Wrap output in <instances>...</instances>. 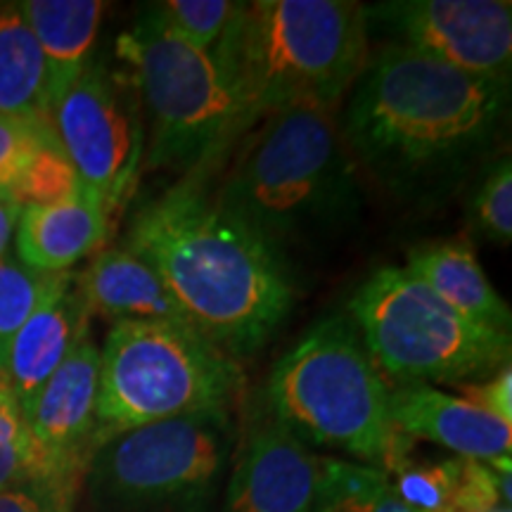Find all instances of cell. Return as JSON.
<instances>
[{
    "mask_svg": "<svg viewBox=\"0 0 512 512\" xmlns=\"http://www.w3.org/2000/svg\"><path fill=\"white\" fill-rule=\"evenodd\" d=\"M124 247L159 275L188 325L235 361L259 354L292 311L287 266L195 181L145 202Z\"/></svg>",
    "mask_w": 512,
    "mask_h": 512,
    "instance_id": "2",
    "label": "cell"
},
{
    "mask_svg": "<svg viewBox=\"0 0 512 512\" xmlns=\"http://www.w3.org/2000/svg\"><path fill=\"white\" fill-rule=\"evenodd\" d=\"M76 285L91 316L119 320H171L188 323L159 275L121 247L100 249Z\"/></svg>",
    "mask_w": 512,
    "mask_h": 512,
    "instance_id": "18",
    "label": "cell"
},
{
    "mask_svg": "<svg viewBox=\"0 0 512 512\" xmlns=\"http://www.w3.org/2000/svg\"><path fill=\"white\" fill-rule=\"evenodd\" d=\"M242 384L240 361L188 323H112L100 349L98 446L152 422L219 408L230 411Z\"/></svg>",
    "mask_w": 512,
    "mask_h": 512,
    "instance_id": "7",
    "label": "cell"
},
{
    "mask_svg": "<svg viewBox=\"0 0 512 512\" xmlns=\"http://www.w3.org/2000/svg\"><path fill=\"white\" fill-rule=\"evenodd\" d=\"M256 124L297 105L335 110L370 60L366 8L349 0L238 3L214 53Z\"/></svg>",
    "mask_w": 512,
    "mask_h": 512,
    "instance_id": "4",
    "label": "cell"
},
{
    "mask_svg": "<svg viewBox=\"0 0 512 512\" xmlns=\"http://www.w3.org/2000/svg\"><path fill=\"white\" fill-rule=\"evenodd\" d=\"M29 484V444L22 408L0 375V491Z\"/></svg>",
    "mask_w": 512,
    "mask_h": 512,
    "instance_id": "27",
    "label": "cell"
},
{
    "mask_svg": "<svg viewBox=\"0 0 512 512\" xmlns=\"http://www.w3.org/2000/svg\"><path fill=\"white\" fill-rule=\"evenodd\" d=\"M394 427L413 441H432L460 458L510 472L512 425L430 384H399L389 389Z\"/></svg>",
    "mask_w": 512,
    "mask_h": 512,
    "instance_id": "14",
    "label": "cell"
},
{
    "mask_svg": "<svg viewBox=\"0 0 512 512\" xmlns=\"http://www.w3.org/2000/svg\"><path fill=\"white\" fill-rule=\"evenodd\" d=\"M112 211L95 192L83 188L72 200L22 209L15 228V259L38 273H69L86 256L105 247Z\"/></svg>",
    "mask_w": 512,
    "mask_h": 512,
    "instance_id": "16",
    "label": "cell"
},
{
    "mask_svg": "<svg viewBox=\"0 0 512 512\" xmlns=\"http://www.w3.org/2000/svg\"><path fill=\"white\" fill-rule=\"evenodd\" d=\"M494 512H510V508H496Z\"/></svg>",
    "mask_w": 512,
    "mask_h": 512,
    "instance_id": "32",
    "label": "cell"
},
{
    "mask_svg": "<svg viewBox=\"0 0 512 512\" xmlns=\"http://www.w3.org/2000/svg\"><path fill=\"white\" fill-rule=\"evenodd\" d=\"M347 318L389 387L482 382L510 366V332L460 316L406 268L370 275Z\"/></svg>",
    "mask_w": 512,
    "mask_h": 512,
    "instance_id": "8",
    "label": "cell"
},
{
    "mask_svg": "<svg viewBox=\"0 0 512 512\" xmlns=\"http://www.w3.org/2000/svg\"><path fill=\"white\" fill-rule=\"evenodd\" d=\"M508 83L401 46L373 55L339 121L351 159L403 202H432L491 150Z\"/></svg>",
    "mask_w": 512,
    "mask_h": 512,
    "instance_id": "1",
    "label": "cell"
},
{
    "mask_svg": "<svg viewBox=\"0 0 512 512\" xmlns=\"http://www.w3.org/2000/svg\"><path fill=\"white\" fill-rule=\"evenodd\" d=\"M384 380L347 316H330L275 363L264 403L306 446L389 470L413 439L394 427Z\"/></svg>",
    "mask_w": 512,
    "mask_h": 512,
    "instance_id": "5",
    "label": "cell"
},
{
    "mask_svg": "<svg viewBox=\"0 0 512 512\" xmlns=\"http://www.w3.org/2000/svg\"><path fill=\"white\" fill-rule=\"evenodd\" d=\"M0 512H72L31 486L0 491Z\"/></svg>",
    "mask_w": 512,
    "mask_h": 512,
    "instance_id": "30",
    "label": "cell"
},
{
    "mask_svg": "<svg viewBox=\"0 0 512 512\" xmlns=\"http://www.w3.org/2000/svg\"><path fill=\"white\" fill-rule=\"evenodd\" d=\"M19 12L34 31L46 60L50 105L91 67L105 3L100 0H24Z\"/></svg>",
    "mask_w": 512,
    "mask_h": 512,
    "instance_id": "20",
    "label": "cell"
},
{
    "mask_svg": "<svg viewBox=\"0 0 512 512\" xmlns=\"http://www.w3.org/2000/svg\"><path fill=\"white\" fill-rule=\"evenodd\" d=\"M136 100L128 76L91 64L53 105L57 143L81 183L112 214L121 209L143 171L145 128Z\"/></svg>",
    "mask_w": 512,
    "mask_h": 512,
    "instance_id": "10",
    "label": "cell"
},
{
    "mask_svg": "<svg viewBox=\"0 0 512 512\" xmlns=\"http://www.w3.org/2000/svg\"><path fill=\"white\" fill-rule=\"evenodd\" d=\"M152 10L183 41L214 53L226 34L230 19L238 12V3L233 0H164V3L152 5Z\"/></svg>",
    "mask_w": 512,
    "mask_h": 512,
    "instance_id": "25",
    "label": "cell"
},
{
    "mask_svg": "<svg viewBox=\"0 0 512 512\" xmlns=\"http://www.w3.org/2000/svg\"><path fill=\"white\" fill-rule=\"evenodd\" d=\"M50 138H55L53 128L0 117V200H8L12 185L22 176L24 166Z\"/></svg>",
    "mask_w": 512,
    "mask_h": 512,
    "instance_id": "28",
    "label": "cell"
},
{
    "mask_svg": "<svg viewBox=\"0 0 512 512\" xmlns=\"http://www.w3.org/2000/svg\"><path fill=\"white\" fill-rule=\"evenodd\" d=\"M100 349L88 335L24 403L29 444V484L72 510L79 486L98 448Z\"/></svg>",
    "mask_w": 512,
    "mask_h": 512,
    "instance_id": "11",
    "label": "cell"
},
{
    "mask_svg": "<svg viewBox=\"0 0 512 512\" xmlns=\"http://www.w3.org/2000/svg\"><path fill=\"white\" fill-rule=\"evenodd\" d=\"M214 200L285 266L292 254L330 249L361 219L358 166L335 110L297 105L268 114Z\"/></svg>",
    "mask_w": 512,
    "mask_h": 512,
    "instance_id": "3",
    "label": "cell"
},
{
    "mask_svg": "<svg viewBox=\"0 0 512 512\" xmlns=\"http://www.w3.org/2000/svg\"><path fill=\"white\" fill-rule=\"evenodd\" d=\"M0 117L53 128L46 60L17 5H0Z\"/></svg>",
    "mask_w": 512,
    "mask_h": 512,
    "instance_id": "21",
    "label": "cell"
},
{
    "mask_svg": "<svg viewBox=\"0 0 512 512\" xmlns=\"http://www.w3.org/2000/svg\"><path fill=\"white\" fill-rule=\"evenodd\" d=\"M406 271L415 275L453 311L482 328L510 332L512 313L467 240L427 242L408 252Z\"/></svg>",
    "mask_w": 512,
    "mask_h": 512,
    "instance_id": "19",
    "label": "cell"
},
{
    "mask_svg": "<svg viewBox=\"0 0 512 512\" xmlns=\"http://www.w3.org/2000/svg\"><path fill=\"white\" fill-rule=\"evenodd\" d=\"M396 498L411 512H494L510 508V472L470 458L413 460L406 453L384 470Z\"/></svg>",
    "mask_w": 512,
    "mask_h": 512,
    "instance_id": "17",
    "label": "cell"
},
{
    "mask_svg": "<svg viewBox=\"0 0 512 512\" xmlns=\"http://www.w3.org/2000/svg\"><path fill=\"white\" fill-rule=\"evenodd\" d=\"M117 57L150 124L145 171H200L252 126L219 60L174 34L152 5L117 38Z\"/></svg>",
    "mask_w": 512,
    "mask_h": 512,
    "instance_id": "6",
    "label": "cell"
},
{
    "mask_svg": "<svg viewBox=\"0 0 512 512\" xmlns=\"http://www.w3.org/2000/svg\"><path fill=\"white\" fill-rule=\"evenodd\" d=\"M240 427L230 411H202L102 441L83 482L95 512H214Z\"/></svg>",
    "mask_w": 512,
    "mask_h": 512,
    "instance_id": "9",
    "label": "cell"
},
{
    "mask_svg": "<svg viewBox=\"0 0 512 512\" xmlns=\"http://www.w3.org/2000/svg\"><path fill=\"white\" fill-rule=\"evenodd\" d=\"M463 387V399H467L482 411L491 413L494 418L512 425V370L505 366L486 377L482 382L460 384Z\"/></svg>",
    "mask_w": 512,
    "mask_h": 512,
    "instance_id": "29",
    "label": "cell"
},
{
    "mask_svg": "<svg viewBox=\"0 0 512 512\" xmlns=\"http://www.w3.org/2000/svg\"><path fill=\"white\" fill-rule=\"evenodd\" d=\"M368 34L460 72L510 83V0H389L366 8Z\"/></svg>",
    "mask_w": 512,
    "mask_h": 512,
    "instance_id": "12",
    "label": "cell"
},
{
    "mask_svg": "<svg viewBox=\"0 0 512 512\" xmlns=\"http://www.w3.org/2000/svg\"><path fill=\"white\" fill-rule=\"evenodd\" d=\"M472 214L482 233L496 245H510L512 238V164L505 157L489 174L472 200Z\"/></svg>",
    "mask_w": 512,
    "mask_h": 512,
    "instance_id": "26",
    "label": "cell"
},
{
    "mask_svg": "<svg viewBox=\"0 0 512 512\" xmlns=\"http://www.w3.org/2000/svg\"><path fill=\"white\" fill-rule=\"evenodd\" d=\"M320 458L261 399L247 411L221 512H316Z\"/></svg>",
    "mask_w": 512,
    "mask_h": 512,
    "instance_id": "13",
    "label": "cell"
},
{
    "mask_svg": "<svg viewBox=\"0 0 512 512\" xmlns=\"http://www.w3.org/2000/svg\"><path fill=\"white\" fill-rule=\"evenodd\" d=\"M62 273H38L24 264H19L15 256L0 259V368H3L5 354L15 337L38 304L48 297Z\"/></svg>",
    "mask_w": 512,
    "mask_h": 512,
    "instance_id": "24",
    "label": "cell"
},
{
    "mask_svg": "<svg viewBox=\"0 0 512 512\" xmlns=\"http://www.w3.org/2000/svg\"><path fill=\"white\" fill-rule=\"evenodd\" d=\"M88 323L91 313L76 285V275L62 273L48 297L15 332L0 368L19 406H24L88 337Z\"/></svg>",
    "mask_w": 512,
    "mask_h": 512,
    "instance_id": "15",
    "label": "cell"
},
{
    "mask_svg": "<svg viewBox=\"0 0 512 512\" xmlns=\"http://www.w3.org/2000/svg\"><path fill=\"white\" fill-rule=\"evenodd\" d=\"M19 214H22V207H17V204L10 200H0V259L8 256L10 242L15 238Z\"/></svg>",
    "mask_w": 512,
    "mask_h": 512,
    "instance_id": "31",
    "label": "cell"
},
{
    "mask_svg": "<svg viewBox=\"0 0 512 512\" xmlns=\"http://www.w3.org/2000/svg\"><path fill=\"white\" fill-rule=\"evenodd\" d=\"M86 188L79 174L62 152L57 138H50L34 152L22 176L12 185L8 200L17 207H50L72 200Z\"/></svg>",
    "mask_w": 512,
    "mask_h": 512,
    "instance_id": "23",
    "label": "cell"
},
{
    "mask_svg": "<svg viewBox=\"0 0 512 512\" xmlns=\"http://www.w3.org/2000/svg\"><path fill=\"white\" fill-rule=\"evenodd\" d=\"M316 512H411L384 472L342 458H320Z\"/></svg>",
    "mask_w": 512,
    "mask_h": 512,
    "instance_id": "22",
    "label": "cell"
}]
</instances>
